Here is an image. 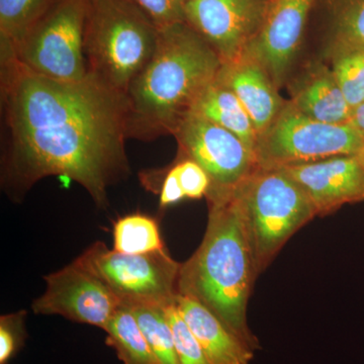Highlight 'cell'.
Returning <instances> with one entry per match:
<instances>
[{
    "label": "cell",
    "instance_id": "8fae6325",
    "mask_svg": "<svg viewBox=\"0 0 364 364\" xmlns=\"http://www.w3.org/2000/svg\"><path fill=\"white\" fill-rule=\"evenodd\" d=\"M270 0H188L186 21L223 63L231 61L252 44L259 33Z\"/></svg>",
    "mask_w": 364,
    "mask_h": 364
},
{
    "label": "cell",
    "instance_id": "30bf717a",
    "mask_svg": "<svg viewBox=\"0 0 364 364\" xmlns=\"http://www.w3.org/2000/svg\"><path fill=\"white\" fill-rule=\"evenodd\" d=\"M45 293L33 301L36 315H58L105 330L121 299L77 260L44 277Z\"/></svg>",
    "mask_w": 364,
    "mask_h": 364
},
{
    "label": "cell",
    "instance_id": "d4e9b609",
    "mask_svg": "<svg viewBox=\"0 0 364 364\" xmlns=\"http://www.w3.org/2000/svg\"><path fill=\"white\" fill-rule=\"evenodd\" d=\"M26 317L25 310L0 317V364L11 363L25 346L28 338Z\"/></svg>",
    "mask_w": 364,
    "mask_h": 364
},
{
    "label": "cell",
    "instance_id": "cb8c5ba5",
    "mask_svg": "<svg viewBox=\"0 0 364 364\" xmlns=\"http://www.w3.org/2000/svg\"><path fill=\"white\" fill-rule=\"evenodd\" d=\"M165 311L171 327L179 363L181 364H210L195 335L179 315L176 305L173 304L166 306Z\"/></svg>",
    "mask_w": 364,
    "mask_h": 364
},
{
    "label": "cell",
    "instance_id": "6da1fadb",
    "mask_svg": "<svg viewBox=\"0 0 364 364\" xmlns=\"http://www.w3.org/2000/svg\"><path fill=\"white\" fill-rule=\"evenodd\" d=\"M4 150L1 182L20 200L51 176L78 182L100 208L107 189L130 172L126 152L128 100L87 74L54 80L1 62Z\"/></svg>",
    "mask_w": 364,
    "mask_h": 364
},
{
    "label": "cell",
    "instance_id": "7402d4cb",
    "mask_svg": "<svg viewBox=\"0 0 364 364\" xmlns=\"http://www.w3.org/2000/svg\"><path fill=\"white\" fill-rule=\"evenodd\" d=\"M331 70L352 109L364 104V48L329 50Z\"/></svg>",
    "mask_w": 364,
    "mask_h": 364
},
{
    "label": "cell",
    "instance_id": "484cf974",
    "mask_svg": "<svg viewBox=\"0 0 364 364\" xmlns=\"http://www.w3.org/2000/svg\"><path fill=\"white\" fill-rule=\"evenodd\" d=\"M173 166L186 198L198 200L207 196L210 178L198 163L188 159H176Z\"/></svg>",
    "mask_w": 364,
    "mask_h": 364
},
{
    "label": "cell",
    "instance_id": "5bb4252c",
    "mask_svg": "<svg viewBox=\"0 0 364 364\" xmlns=\"http://www.w3.org/2000/svg\"><path fill=\"white\" fill-rule=\"evenodd\" d=\"M217 79L240 100L252 119L257 136L286 105L265 67L248 50L223 63Z\"/></svg>",
    "mask_w": 364,
    "mask_h": 364
},
{
    "label": "cell",
    "instance_id": "7c38bea8",
    "mask_svg": "<svg viewBox=\"0 0 364 364\" xmlns=\"http://www.w3.org/2000/svg\"><path fill=\"white\" fill-rule=\"evenodd\" d=\"M315 0H270L264 23L249 46L277 88L286 82Z\"/></svg>",
    "mask_w": 364,
    "mask_h": 364
},
{
    "label": "cell",
    "instance_id": "ffe728a7",
    "mask_svg": "<svg viewBox=\"0 0 364 364\" xmlns=\"http://www.w3.org/2000/svg\"><path fill=\"white\" fill-rule=\"evenodd\" d=\"M114 250L130 255L165 250L156 220L143 214L117 220L114 226Z\"/></svg>",
    "mask_w": 364,
    "mask_h": 364
},
{
    "label": "cell",
    "instance_id": "2e32d148",
    "mask_svg": "<svg viewBox=\"0 0 364 364\" xmlns=\"http://www.w3.org/2000/svg\"><path fill=\"white\" fill-rule=\"evenodd\" d=\"M291 102L304 114L326 124L349 123L352 117L331 68L313 66L291 88Z\"/></svg>",
    "mask_w": 364,
    "mask_h": 364
},
{
    "label": "cell",
    "instance_id": "ac0fdd59",
    "mask_svg": "<svg viewBox=\"0 0 364 364\" xmlns=\"http://www.w3.org/2000/svg\"><path fill=\"white\" fill-rule=\"evenodd\" d=\"M56 0H0L1 61L14 50Z\"/></svg>",
    "mask_w": 364,
    "mask_h": 364
},
{
    "label": "cell",
    "instance_id": "9c48e42d",
    "mask_svg": "<svg viewBox=\"0 0 364 364\" xmlns=\"http://www.w3.org/2000/svg\"><path fill=\"white\" fill-rule=\"evenodd\" d=\"M172 135L178 144L176 159L195 161L207 172L208 203L230 198L258 169L255 153L243 141L193 112L182 117Z\"/></svg>",
    "mask_w": 364,
    "mask_h": 364
},
{
    "label": "cell",
    "instance_id": "277c9868",
    "mask_svg": "<svg viewBox=\"0 0 364 364\" xmlns=\"http://www.w3.org/2000/svg\"><path fill=\"white\" fill-rule=\"evenodd\" d=\"M159 28L133 0H88L85 31L87 73L128 95L156 50Z\"/></svg>",
    "mask_w": 364,
    "mask_h": 364
},
{
    "label": "cell",
    "instance_id": "5b68a950",
    "mask_svg": "<svg viewBox=\"0 0 364 364\" xmlns=\"http://www.w3.org/2000/svg\"><path fill=\"white\" fill-rule=\"evenodd\" d=\"M259 277L287 242L317 217L301 186L282 169H258L234 191Z\"/></svg>",
    "mask_w": 364,
    "mask_h": 364
},
{
    "label": "cell",
    "instance_id": "52a82bcc",
    "mask_svg": "<svg viewBox=\"0 0 364 364\" xmlns=\"http://www.w3.org/2000/svg\"><path fill=\"white\" fill-rule=\"evenodd\" d=\"M88 0H56L14 50L13 61L37 75L74 82L87 76L85 31Z\"/></svg>",
    "mask_w": 364,
    "mask_h": 364
},
{
    "label": "cell",
    "instance_id": "603a6c76",
    "mask_svg": "<svg viewBox=\"0 0 364 364\" xmlns=\"http://www.w3.org/2000/svg\"><path fill=\"white\" fill-rule=\"evenodd\" d=\"M345 47L364 48V0H335L329 50Z\"/></svg>",
    "mask_w": 364,
    "mask_h": 364
},
{
    "label": "cell",
    "instance_id": "d6986e66",
    "mask_svg": "<svg viewBox=\"0 0 364 364\" xmlns=\"http://www.w3.org/2000/svg\"><path fill=\"white\" fill-rule=\"evenodd\" d=\"M105 331V342L124 364H158L130 306L122 304Z\"/></svg>",
    "mask_w": 364,
    "mask_h": 364
},
{
    "label": "cell",
    "instance_id": "8992f818",
    "mask_svg": "<svg viewBox=\"0 0 364 364\" xmlns=\"http://www.w3.org/2000/svg\"><path fill=\"white\" fill-rule=\"evenodd\" d=\"M364 138L353 124L311 119L287 102L269 127L257 136L258 167L280 169L342 155H356Z\"/></svg>",
    "mask_w": 364,
    "mask_h": 364
},
{
    "label": "cell",
    "instance_id": "f546056e",
    "mask_svg": "<svg viewBox=\"0 0 364 364\" xmlns=\"http://www.w3.org/2000/svg\"><path fill=\"white\" fill-rule=\"evenodd\" d=\"M358 156L364 166V146L363 149L360 150V152L358 153Z\"/></svg>",
    "mask_w": 364,
    "mask_h": 364
},
{
    "label": "cell",
    "instance_id": "e0dca14e",
    "mask_svg": "<svg viewBox=\"0 0 364 364\" xmlns=\"http://www.w3.org/2000/svg\"><path fill=\"white\" fill-rule=\"evenodd\" d=\"M189 112L231 132L255 153L257 133L252 119L233 91L217 78L198 95Z\"/></svg>",
    "mask_w": 364,
    "mask_h": 364
},
{
    "label": "cell",
    "instance_id": "ba28073f",
    "mask_svg": "<svg viewBox=\"0 0 364 364\" xmlns=\"http://www.w3.org/2000/svg\"><path fill=\"white\" fill-rule=\"evenodd\" d=\"M76 260L126 305H173L181 264L166 250L130 255L95 242Z\"/></svg>",
    "mask_w": 364,
    "mask_h": 364
},
{
    "label": "cell",
    "instance_id": "44dd1931",
    "mask_svg": "<svg viewBox=\"0 0 364 364\" xmlns=\"http://www.w3.org/2000/svg\"><path fill=\"white\" fill-rule=\"evenodd\" d=\"M145 335L158 364H181L177 355L166 306L129 305Z\"/></svg>",
    "mask_w": 364,
    "mask_h": 364
},
{
    "label": "cell",
    "instance_id": "9a60e30c",
    "mask_svg": "<svg viewBox=\"0 0 364 364\" xmlns=\"http://www.w3.org/2000/svg\"><path fill=\"white\" fill-rule=\"evenodd\" d=\"M179 315L205 352L210 364H250L254 351L227 329L202 304L177 294L174 301Z\"/></svg>",
    "mask_w": 364,
    "mask_h": 364
},
{
    "label": "cell",
    "instance_id": "4dcf8cb0",
    "mask_svg": "<svg viewBox=\"0 0 364 364\" xmlns=\"http://www.w3.org/2000/svg\"><path fill=\"white\" fill-rule=\"evenodd\" d=\"M183 1H184V2H186V1H188V0H183Z\"/></svg>",
    "mask_w": 364,
    "mask_h": 364
},
{
    "label": "cell",
    "instance_id": "7a4b0ae2",
    "mask_svg": "<svg viewBox=\"0 0 364 364\" xmlns=\"http://www.w3.org/2000/svg\"><path fill=\"white\" fill-rule=\"evenodd\" d=\"M222 65L219 55L186 21L159 28L156 50L127 95L129 138L172 135Z\"/></svg>",
    "mask_w": 364,
    "mask_h": 364
},
{
    "label": "cell",
    "instance_id": "83f0119b",
    "mask_svg": "<svg viewBox=\"0 0 364 364\" xmlns=\"http://www.w3.org/2000/svg\"><path fill=\"white\" fill-rule=\"evenodd\" d=\"M160 208H168L186 198L173 165L167 170L160 186Z\"/></svg>",
    "mask_w": 364,
    "mask_h": 364
},
{
    "label": "cell",
    "instance_id": "f1b7e54d",
    "mask_svg": "<svg viewBox=\"0 0 364 364\" xmlns=\"http://www.w3.org/2000/svg\"><path fill=\"white\" fill-rule=\"evenodd\" d=\"M350 123L364 138V104L359 105L352 112Z\"/></svg>",
    "mask_w": 364,
    "mask_h": 364
},
{
    "label": "cell",
    "instance_id": "4fadbf2b",
    "mask_svg": "<svg viewBox=\"0 0 364 364\" xmlns=\"http://www.w3.org/2000/svg\"><path fill=\"white\" fill-rule=\"evenodd\" d=\"M284 170L305 191L317 217L364 200V166L358 154L327 158Z\"/></svg>",
    "mask_w": 364,
    "mask_h": 364
},
{
    "label": "cell",
    "instance_id": "3957f363",
    "mask_svg": "<svg viewBox=\"0 0 364 364\" xmlns=\"http://www.w3.org/2000/svg\"><path fill=\"white\" fill-rule=\"evenodd\" d=\"M200 247L179 270L178 294L202 304L255 352L259 340L248 325V304L257 279L252 249L233 196L208 203Z\"/></svg>",
    "mask_w": 364,
    "mask_h": 364
},
{
    "label": "cell",
    "instance_id": "4316f807",
    "mask_svg": "<svg viewBox=\"0 0 364 364\" xmlns=\"http://www.w3.org/2000/svg\"><path fill=\"white\" fill-rule=\"evenodd\" d=\"M158 28L186 21L183 0H133Z\"/></svg>",
    "mask_w": 364,
    "mask_h": 364
}]
</instances>
